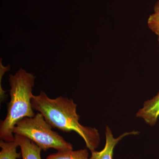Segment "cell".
<instances>
[{"label": "cell", "instance_id": "10", "mask_svg": "<svg viewBox=\"0 0 159 159\" xmlns=\"http://www.w3.org/2000/svg\"><path fill=\"white\" fill-rule=\"evenodd\" d=\"M153 9L154 11H159V0L155 4Z\"/></svg>", "mask_w": 159, "mask_h": 159}, {"label": "cell", "instance_id": "2", "mask_svg": "<svg viewBox=\"0 0 159 159\" xmlns=\"http://www.w3.org/2000/svg\"><path fill=\"white\" fill-rule=\"evenodd\" d=\"M35 77L20 68L15 75H9L11 100L6 118L0 125V139L6 142L15 140L12 130L21 119L35 116L31 104L32 88Z\"/></svg>", "mask_w": 159, "mask_h": 159}, {"label": "cell", "instance_id": "5", "mask_svg": "<svg viewBox=\"0 0 159 159\" xmlns=\"http://www.w3.org/2000/svg\"><path fill=\"white\" fill-rule=\"evenodd\" d=\"M136 116L142 118L151 126L156 124L159 117V92L152 99L145 102L143 108L139 110Z\"/></svg>", "mask_w": 159, "mask_h": 159}, {"label": "cell", "instance_id": "8", "mask_svg": "<svg viewBox=\"0 0 159 159\" xmlns=\"http://www.w3.org/2000/svg\"><path fill=\"white\" fill-rule=\"evenodd\" d=\"M15 141L6 142L1 140L0 142V159H17L20 158L21 153L17 152L18 147Z\"/></svg>", "mask_w": 159, "mask_h": 159}, {"label": "cell", "instance_id": "1", "mask_svg": "<svg viewBox=\"0 0 159 159\" xmlns=\"http://www.w3.org/2000/svg\"><path fill=\"white\" fill-rule=\"evenodd\" d=\"M31 101L33 109L42 114L52 127L64 132L73 131L77 133L84 139L91 152L98 147L100 139L98 130L79 123L80 116L77 113V105L73 99L62 97L51 99L41 91L38 96L33 95Z\"/></svg>", "mask_w": 159, "mask_h": 159}, {"label": "cell", "instance_id": "7", "mask_svg": "<svg viewBox=\"0 0 159 159\" xmlns=\"http://www.w3.org/2000/svg\"><path fill=\"white\" fill-rule=\"evenodd\" d=\"M89 153L87 149L77 151L73 149L58 151L47 157V159H89Z\"/></svg>", "mask_w": 159, "mask_h": 159}, {"label": "cell", "instance_id": "6", "mask_svg": "<svg viewBox=\"0 0 159 159\" xmlns=\"http://www.w3.org/2000/svg\"><path fill=\"white\" fill-rule=\"evenodd\" d=\"M15 141L21 149L22 159H42L41 149L27 137L15 134Z\"/></svg>", "mask_w": 159, "mask_h": 159}, {"label": "cell", "instance_id": "9", "mask_svg": "<svg viewBox=\"0 0 159 159\" xmlns=\"http://www.w3.org/2000/svg\"><path fill=\"white\" fill-rule=\"evenodd\" d=\"M147 25L151 31L159 36V11H154L150 15Z\"/></svg>", "mask_w": 159, "mask_h": 159}, {"label": "cell", "instance_id": "4", "mask_svg": "<svg viewBox=\"0 0 159 159\" xmlns=\"http://www.w3.org/2000/svg\"><path fill=\"white\" fill-rule=\"evenodd\" d=\"M139 132L132 131L122 134L118 138H114L111 131L108 126L106 129V144L104 148L100 151L92 152L91 157L89 159H113L114 149L118 142L124 137L130 134H137Z\"/></svg>", "mask_w": 159, "mask_h": 159}, {"label": "cell", "instance_id": "3", "mask_svg": "<svg viewBox=\"0 0 159 159\" xmlns=\"http://www.w3.org/2000/svg\"><path fill=\"white\" fill-rule=\"evenodd\" d=\"M52 128L42 114L38 113L33 117L21 119L12 132L29 138L44 151L49 148H54L57 151L73 149L72 144L52 130Z\"/></svg>", "mask_w": 159, "mask_h": 159}, {"label": "cell", "instance_id": "11", "mask_svg": "<svg viewBox=\"0 0 159 159\" xmlns=\"http://www.w3.org/2000/svg\"><path fill=\"white\" fill-rule=\"evenodd\" d=\"M158 43L159 44V36H158Z\"/></svg>", "mask_w": 159, "mask_h": 159}]
</instances>
